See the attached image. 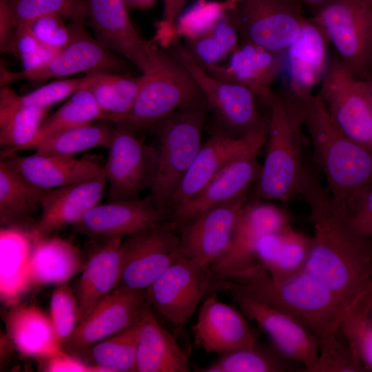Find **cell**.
<instances>
[{"instance_id":"obj_10","label":"cell","mask_w":372,"mask_h":372,"mask_svg":"<svg viewBox=\"0 0 372 372\" xmlns=\"http://www.w3.org/2000/svg\"><path fill=\"white\" fill-rule=\"evenodd\" d=\"M302 4L299 0H234L227 13L241 42L283 53L306 17Z\"/></svg>"},{"instance_id":"obj_32","label":"cell","mask_w":372,"mask_h":372,"mask_svg":"<svg viewBox=\"0 0 372 372\" xmlns=\"http://www.w3.org/2000/svg\"><path fill=\"white\" fill-rule=\"evenodd\" d=\"M33 245L30 232L17 228L0 231V294L7 306L19 304L27 292L26 275Z\"/></svg>"},{"instance_id":"obj_36","label":"cell","mask_w":372,"mask_h":372,"mask_svg":"<svg viewBox=\"0 0 372 372\" xmlns=\"http://www.w3.org/2000/svg\"><path fill=\"white\" fill-rule=\"evenodd\" d=\"M49 108L37 106L0 107L1 158L28 148L47 118Z\"/></svg>"},{"instance_id":"obj_13","label":"cell","mask_w":372,"mask_h":372,"mask_svg":"<svg viewBox=\"0 0 372 372\" xmlns=\"http://www.w3.org/2000/svg\"><path fill=\"white\" fill-rule=\"evenodd\" d=\"M69 25L70 41L47 65L29 72H12L1 67V85L22 79L39 81L80 72L127 74L132 64L129 61L102 46L82 22L73 21Z\"/></svg>"},{"instance_id":"obj_42","label":"cell","mask_w":372,"mask_h":372,"mask_svg":"<svg viewBox=\"0 0 372 372\" xmlns=\"http://www.w3.org/2000/svg\"><path fill=\"white\" fill-rule=\"evenodd\" d=\"M5 1L12 12L17 28L28 26L37 19L50 14H57L84 24L86 0Z\"/></svg>"},{"instance_id":"obj_41","label":"cell","mask_w":372,"mask_h":372,"mask_svg":"<svg viewBox=\"0 0 372 372\" xmlns=\"http://www.w3.org/2000/svg\"><path fill=\"white\" fill-rule=\"evenodd\" d=\"M99 73L87 74L79 79L59 80L41 86L26 94H17L8 85L1 87L0 107L37 106L48 107L77 91L87 88L99 77Z\"/></svg>"},{"instance_id":"obj_17","label":"cell","mask_w":372,"mask_h":372,"mask_svg":"<svg viewBox=\"0 0 372 372\" xmlns=\"http://www.w3.org/2000/svg\"><path fill=\"white\" fill-rule=\"evenodd\" d=\"M267 130L238 137L218 126L202 144L193 164L174 193L168 216L200 190L229 163L248 154H258L266 143Z\"/></svg>"},{"instance_id":"obj_26","label":"cell","mask_w":372,"mask_h":372,"mask_svg":"<svg viewBox=\"0 0 372 372\" xmlns=\"http://www.w3.org/2000/svg\"><path fill=\"white\" fill-rule=\"evenodd\" d=\"M124 236L92 242L77 291L78 323L117 286L121 272L120 247Z\"/></svg>"},{"instance_id":"obj_46","label":"cell","mask_w":372,"mask_h":372,"mask_svg":"<svg viewBox=\"0 0 372 372\" xmlns=\"http://www.w3.org/2000/svg\"><path fill=\"white\" fill-rule=\"evenodd\" d=\"M50 318L63 345L78 324L77 299L67 283L59 285L51 296Z\"/></svg>"},{"instance_id":"obj_2","label":"cell","mask_w":372,"mask_h":372,"mask_svg":"<svg viewBox=\"0 0 372 372\" xmlns=\"http://www.w3.org/2000/svg\"><path fill=\"white\" fill-rule=\"evenodd\" d=\"M243 294L291 317L320 342L337 334L347 311L327 286L304 271L284 281H275L260 265L212 282L210 292Z\"/></svg>"},{"instance_id":"obj_44","label":"cell","mask_w":372,"mask_h":372,"mask_svg":"<svg viewBox=\"0 0 372 372\" xmlns=\"http://www.w3.org/2000/svg\"><path fill=\"white\" fill-rule=\"evenodd\" d=\"M233 1L198 0L178 17L176 23L178 36L190 40L207 33L225 16Z\"/></svg>"},{"instance_id":"obj_31","label":"cell","mask_w":372,"mask_h":372,"mask_svg":"<svg viewBox=\"0 0 372 372\" xmlns=\"http://www.w3.org/2000/svg\"><path fill=\"white\" fill-rule=\"evenodd\" d=\"M50 189L39 187L0 160V224L30 233L33 214L41 207Z\"/></svg>"},{"instance_id":"obj_30","label":"cell","mask_w":372,"mask_h":372,"mask_svg":"<svg viewBox=\"0 0 372 372\" xmlns=\"http://www.w3.org/2000/svg\"><path fill=\"white\" fill-rule=\"evenodd\" d=\"M5 320L8 338L23 355L42 359L62 351L50 317L39 308L17 304Z\"/></svg>"},{"instance_id":"obj_15","label":"cell","mask_w":372,"mask_h":372,"mask_svg":"<svg viewBox=\"0 0 372 372\" xmlns=\"http://www.w3.org/2000/svg\"><path fill=\"white\" fill-rule=\"evenodd\" d=\"M209 287L208 271L183 257L145 290L146 299L174 327L182 329Z\"/></svg>"},{"instance_id":"obj_54","label":"cell","mask_w":372,"mask_h":372,"mask_svg":"<svg viewBox=\"0 0 372 372\" xmlns=\"http://www.w3.org/2000/svg\"><path fill=\"white\" fill-rule=\"evenodd\" d=\"M372 307V279L364 290L348 307L342 322L344 327H351L360 322Z\"/></svg>"},{"instance_id":"obj_19","label":"cell","mask_w":372,"mask_h":372,"mask_svg":"<svg viewBox=\"0 0 372 372\" xmlns=\"http://www.w3.org/2000/svg\"><path fill=\"white\" fill-rule=\"evenodd\" d=\"M167 218V214L149 194L144 198L98 204L73 224L72 229L96 242L115 236L125 237Z\"/></svg>"},{"instance_id":"obj_48","label":"cell","mask_w":372,"mask_h":372,"mask_svg":"<svg viewBox=\"0 0 372 372\" xmlns=\"http://www.w3.org/2000/svg\"><path fill=\"white\" fill-rule=\"evenodd\" d=\"M64 18L57 14L39 17L28 26L34 36L44 45L62 50L70 41L71 30Z\"/></svg>"},{"instance_id":"obj_3","label":"cell","mask_w":372,"mask_h":372,"mask_svg":"<svg viewBox=\"0 0 372 372\" xmlns=\"http://www.w3.org/2000/svg\"><path fill=\"white\" fill-rule=\"evenodd\" d=\"M302 104L314 159L324 174L335 204L345 213L351 198L372 184V149L338 126L318 94L303 99Z\"/></svg>"},{"instance_id":"obj_1","label":"cell","mask_w":372,"mask_h":372,"mask_svg":"<svg viewBox=\"0 0 372 372\" xmlns=\"http://www.w3.org/2000/svg\"><path fill=\"white\" fill-rule=\"evenodd\" d=\"M300 194L309 207L314 229L304 271L331 289L347 309L372 279V240L351 228L327 187L307 166Z\"/></svg>"},{"instance_id":"obj_38","label":"cell","mask_w":372,"mask_h":372,"mask_svg":"<svg viewBox=\"0 0 372 372\" xmlns=\"http://www.w3.org/2000/svg\"><path fill=\"white\" fill-rule=\"evenodd\" d=\"M295 362L275 351L259 347L241 349L225 353L200 372H285L296 369Z\"/></svg>"},{"instance_id":"obj_9","label":"cell","mask_w":372,"mask_h":372,"mask_svg":"<svg viewBox=\"0 0 372 372\" xmlns=\"http://www.w3.org/2000/svg\"><path fill=\"white\" fill-rule=\"evenodd\" d=\"M172 53L189 71L198 83L219 127L238 137L268 130V121L258 112L254 94L240 85L219 79L207 72L177 41Z\"/></svg>"},{"instance_id":"obj_37","label":"cell","mask_w":372,"mask_h":372,"mask_svg":"<svg viewBox=\"0 0 372 372\" xmlns=\"http://www.w3.org/2000/svg\"><path fill=\"white\" fill-rule=\"evenodd\" d=\"M104 115L92 93L87 88L80 90L47 116L27 149L54 133L101 120Z\"/></svg>"},{"instance_id":"obj_27","label":"cell","mask_w":372,"mask_h":372,"mask_svg":"<svg viewBox=\"0 0 372 372\" xmlns=\"http://www.w3.org/2000/svg\"><path fill=\"white\" fill-rule=\"evenodd\" d=\"M3 159L11 167L34 185L48 189L59 188L93 178L103 171L99 161L91 156L16 155Z\"/></svg>"},{"instance_id":"obj_24","label":"cell","mask_w":372,"mask_h":372,"mask_svg":"<svg viewBox=\"0 0 372 372\" xmlns=\"http://www.w3.org/2000/svg\"><path fill=\"white\" fill-rule=\"evenodd\" d=\"M107 185L103 169L87 180L50 189L41 203V216L30 233L32 239L47 237L74 224L87 211L99 204Z\"/></svg>"},{"instance_id":"obj_34","label":"cell","mask_w":372,"mask_h":372,"mask_svg":"<svg viewBox=\"0 0 372 372\" xmlns=\"http://www.w3.org/2000/svg\"><path fill=\"white\" fill-rule=\"evenodd\" d=\"M114 123L99 120L54 133L36 144L35 154L72 157L94 147H110L115 130Z\"/></svg>"},{"instance_id":"obj_20","label":"cell","mask_w":372,"mask_h":372,"mask_svg":"<svg viewBox=\"0 0 372 372\" xmlns=\"http://www.w3.org/2000/svg\"><path fill=\"white\" fill-rule=\"evenodd\" d=\"M145 300V290L115 288L78 323L63 345L78 353L131 327L138 321L140 308Z\"/></svg>"},{"instance_id":"obj_49","label":"cell","mask_w":372,"mask_h":372,"mask_svg":"<svg viewBox=\"0 0 372 372\" xmlns=\"http://www.w3.org/2000/svg\"><path fill=\"white\" fill-rule=\"evenodd\" d=\"M345 214L358 234L372 237V184L357 192L349 201Z\"/></svg>"},{"instance_id":"obj_52","label":"cell","mask_w":372,"mask_h":372,"mask_svg":"<svg viewBox=\"0 0 372 372\" xmlns=\"http://www.w3.org/2000/svg\"><path fill=\"white\" fill-rule=\"evenodd\" d=\"M42 360L43 371L48 372H109L103 367L86 364L63 351Z\"/></svg>"},{"instance_id":"obj_6","label":"cell","mask_w":372,"mask_h":372,"mask_svg":"<svg viewBox=\"0 0 372 372\" xmlns=\"http://www.w3.org/2000/svg\"><path fill=\"white\" fill-rule=\"evenodd\" d=\"M209 110L205 100L174 111L154 125L158 141V167L150 195L167 216L171 200L203 144Z\"/></svg>"},{"instance_id":"obj_8","label":"cell","mask_w":372,"mask_h":372,"mask_svg":"<svg viewBox=\"0 0 372 372\" xmlns=\"http://www.w3.org/2000/svg\"><path fill=\"white\" fill-rule=\"evenodd\" d=\"M320 85L318 94L338 126L372 149V94L368 81L355 77L331 49Z\"/></svg>"},{"instance_id":"obj_35","label":"cell","mask_w":372,"mask_h":372,"mask_svg":"<svg viewBox=\"0 0 372 372\" xmlns=\"http://www.w3.org/2000/svg\"><path fill=\"white\" fill-rule=\"evenodd\" d=\"M138 321L131 327L78 353L87 364L109 372H137Z\"/></svg>"},{"instance_id":"obj_58","label":"cell","mask_w":372,"mask_h":372,"mask_svg":"<svg viewBox=\"0 0 372 372\" xmlns=\"http://www.w3.org/2000/svg\"><path fill=\"white\" fill-rule=\"evenodd\" d=\"M372 94V79L368 81Z\"/></svg>"},{"instance_id":"obj_7","label":"cell","mask_w":372,"mask_h":372,"mask_svg":"<svg viewBox=\"0 0 372 372\" xmlns=\"http://www.w3.org/2000/svg\"><path fill=\"white\" fill-rule=\"evenodd\" d=\"M355 77L372 79V2L330 0L311 17Z\"/></svg>"},{"instance_id":"obj_18","label":"cell","mask_w":372,"mask_h":372,"mask_svg":"<svg viewBox=\"0 0 372 372\" xmlns=\"http://www.w3.org/2000/svg\"><path fill=\"white\" fill-rule=\"evenodd\" d=\"M231 295L245 316L268 334L280 353L302 365L304 371L317 372L320 347L317 337L277 309L243 294Z\"/></svg>"},{"instance_id":"obj_11","label":"cell","mask_w":372,"mask_h":372,"mask_svg":"<svg viewBox=\"0 0 372 372\" xmlns=\"http://www.w3.org/2000/svg\"><path fill=\"white\" fill-rule=\"evenodd\" d=\"M177 234L166 220L125 236L120 247L121 272L116 287L146 290L183 258Z\"/></svg>"},{"instance_id":"obj_4","label":"cell","mask_w":372,"mask_h":372,"mask_svg":"<svg viewBox=\"0 0 372 372\" xmlns=\"http://www.w3.org/2000/svg\"><path fill=\"white\" fill-rule=\"evenodd\" d=\"M302 100L276 92L268 107L267 149L250 200L287 202L300 194L304 166L302 157Z\"/></svg>"},{"instance_id":"obj_33","label":"cell","mask_w":372,"mask_h":372,"mask_svg":"<svg viewBox=\"0 0 372 372\" xmlns=\"http://www.w3.org/2000/svg\"><path fill=\"white\" fill-rule=\"evenodd\" d=\"M287 214L278 207L248 198L238 222L229 253L236 257L253 254L258 239L263 235L278 233L287 228Z\"/></svg>"},{"instance_id":"obj_56","label":"cell","mask_w":372,"mask_h":372,"mask_svg":"<svg viewBox=\"0 0 372 372\" xmlns=\"http://www.w3.org/2000/svg\"><path fill=\"white\" fill-rule=\"evenodd\" d=\"M155 0H139L138 8L145 9L152 6Z\"/></svg>"},{"instance_id":"obj_51","label":"cell","mask_w":372,"mask_h":372,"mask_svg":"<svg viewBox=\"0 0 372 372\" xmlns=\"http://www.w3.org/2000/svg\"><path fill=\"white\" fill-rule=\"evenodd\" d=\"M187 0H163L162 20L158 23L155 39L161 45L177 41L176 23Z\"/></svg>"},{"instance_id":"obj_25","label":"cell","mask_w":372,"mask_h":372,"mask_svg":"<svg viewBox=\"0 0 372 372\" xmlns=\"http://www.w3.org/2000/svg\"><path fill=\"white\" fill-rule=\"evenodd\" d=\"M329 41L311 19L305 17L296 39L285 52L289 72L288 94L304 99L320 83L328 58Z\"/></svg>"},{"instance_id":"obj_47","label":"cell","mask_w":372,"mask_h":372,"mask_svg":"<svg viewBox=\"0 0 372 372\" xmlns=\"http://www.w3.org/2000/svg\"><path fill=\"white\" fill-rule=\"evenodd\" d=\"M14 49V54L19 56L24 72L43 68L59 52L42 43L28 27L17 28Z\"/></svg>"},{"instance_id":"obj_22","label":"cell","mask_w":372,"mask_h":372,"mask_svg":"<svg viewBox=\"0 0 372 372\" xmlns=\"http://www.w3.org/2000/svg\"><path fill=\"white\" fill-rule=\"evenodd\" d=\"M285 52H276L258 45L241 42L224 65L205 68L212 76L244 86L268 106L275 92L271 85L282 73Z\"/></svg>"},{"instance_id":"obj_50","label":"cell","mask_w":372,"mask_h":372,"mask_svg":"<svg viewBox=\"0 0 372 372\" xmlns=\"http://www.w3.org/2000/svg\"><path fill=\"white\" fill-rule=\"evenodd\" d=\"M340 329L355 348L364 371L372 372V307L360 322Z\"/></svg>"},{"instance_id":"obj_12","label":"cell","mask_w":372,"mask_h":372,"mask_svg":"<svg viewBox=\"0 0 372 372\" xmlns=\"http://www.w3.org/2000/svg\"><path fill=\"white\" fill-rule=\"evenodd\" d=\"M114 125L103 167L108 184V201L136 199L141 192L151 189L154 184L157 152L137 134V131L123 124Z\"/></svg>"},{"instance_id":"obj_57","label":"cell","mask_w":372,"mask_h":372,"mask_svg":"<svg viewBox=\"0 0 372 372\" xmlns=\"http://www.w3.org/2000/svg\"><path fill=\"white\" fill-rule=\"evenodd\" d=\"M125 1L129 7L138 8L139 0H125Z\"/></svg>"},{"instance_id":"obj_16","label":"cell","mask_w":372,"mask_h":372,"mask_svg":"<svg viewBox=\"0 0 372 372\" xmlns=\"http://www.w3.org/2000/svg\"><path fill=\"white\" fill-rule=\"evenodd\" d=\"M125 0H86L84 25L105 48L136 66L142 74L153 66V43L141 38L134 27Z\"/></svg>"},{"instance_id":"obj_55","label":"cell","mask_w":372,"mask_h":372,"mask_svg":"<svg viewBox=\"0 0 372 372\" xmlns=\"http://www.w3.org/2000/svg\"><path fill=\"white\" fill-rule=\"evenodd\" d=\"M302 3L309 6L312 8L320 6L330 0H299Z\"/></svg>"},{"instance_id":"obj_5","label":"cell","mask_w":372,"mask_h":372,"mask_svg":"<svg viewBox=\"0 0 372 372\" xmlns=\"http://www.w3.org/2000/svg\"><path fill=\"white\" fill-rule=\"evenodd\" d=\"M153 66L143 75L136 99L127 112L101 120L125 125L136 131L154 126L174 111L205 99L188 69L172 53L153 43Z\"/></svg>"},{"instance_id":"obj_23","label":"cell","mask_w":372,"mask_h":372,"mask_svg":"<svg viewBox=\"0 0 372 372\" xmlns=\"http://www.w3.org/2000/svg\"><path fill=\"white\" fill-rule=\"evenodd\" d=\"M192 332L195 344L207 353L223 354L258 344L257 335L245 316L214 296L204 301Z\"/></svg>"},{"instance_id":"obj_40","label":"cell","mask_w":372,"mask_h":372,"mask_svg":"<svg viewBox=\"0 0 372 372\" xmlns=\"http://www.w3.org/2000/svg\"><path fill=\"white\" fill-rule=\"evenodd\" d=\"M239 34L227 11L207 33L187 40L185 48L193 59L203 68L218 64L238 47Z\"/></svg>"},{"instance_id":"obj_39","label":"cell","mask_w":372,"mask_h":372,"mask_svg":"<svg viewBox=\"0 0 372 372\" xmlns=\"http://www.w3.org/2000/svg\"><path fill=\"white\" fill-rule=\"evenodd\" d=\"M142 81L143 75L134 77L102 72L87 89L92 93L105 115H119L133 106Z\"/></svg>"},{"instance_id":"obj_45","label":"cell","mask_w":372,"mask_h":372,"mask_svg":"<svg viewBox=\"0 0 372 372\" xmlns=\"http://www.w3.org/2000/svg\"><path fill=\"white\" fill-rule=\"evenodd\" d=\"M356 351L341 329L333 337L320 342L317 372H362Z\"/></svg>"},{"instance_id":"obj_14","label":"cell","mask_w":372,"mask_h":372,"mask_svg":"<svg viewBox=\"0 0 372 372\" xmlns=\"http://www.w3.org/2000/svg\"><path fill=\"white\" fill-rule=\"evenodd\" d=\"M249 195L211 207L187 223L179 236L184 257L208 271L230 248Z\"/></svg>"},{"instance_id":"obj_28","label":"cell","mask_w":372,"mask_h":372,"mask_svg":"<svg viewBox=\"0 0 372 372\" xmlns=\"http://www.w3.org/2000/svg\"><path fill=\"white\" fill-rule=\"evenodd\" d=\"M138 321L140 333L137 348V372H189V358L170 333L156 318L147 299Z\"/></svg>"},{"instance_id":"obj_59","label":"cell","mask_w":372,"mask_h":372,"mask_svg":"<svg viewBox=\"0 0 372 372\" xmlns=\"http://www.w3.org/2000/svg\"><path fill=\"white\" fill-rule=\"evenodd\" d=\"M371 1L372 2V0H371Z\"/></svg>"},{"instance_id":"obj_21","label":"cell","mask_w":372,"mask_h":372,"mask_svg":"<svg viewBox=\"0 0 372 372\" xmlns=\"http://www.w3.org/2000/svg\"><path fill=\"white\" fill-rule=\"evenodd\" d=\"M257 156L251 154L233 161L196 194L171 211L167 220L173 229L180 232L187 223L207 209L249 192L262 170Z\"/></svg>"},{"instance_id":"obj_29","label":"cell","mask_w":372,"mask_h":372,"mask_svg":"<svg viewBox=\"0 0 372 372\" xmlns=\"http://www.w3.org/2000/svg\"><path fill=\"white\" fill-rule=\"evenodd\" d=\"M85 265L79 249L64 239L47 236L33 240L26 275L28 290L67 283Z\"/></svg>"},{"instance_id":"obj_53","label":"cell","mask_w":372,"mask_h":372,"mask_svg":"<svg viewBox=\"0 0 372 372\" xmlns=\"http://www.w3.org/2000/svg\"><path fill=\"white\" fill-rule=\"evenodd\" d=\"M17 26L12 12L5 0H0V50L15 53Z\"/></svg>"},{"instance_id":"obj_43","label":"cell","mask_w":372,"mask_h":372,"mask_svg":"<svg viewBox=\"0 0 372 372\" xmlns=\"http://www.w3.org/2000/svg\"><path fill=\"white\" fill-rule=\"evenodd\" d=\"M311 246V238L289 226L282 232L280 247L267 270L277 282L288 280L304 271Z\"/></svg>"}]
</instances>
